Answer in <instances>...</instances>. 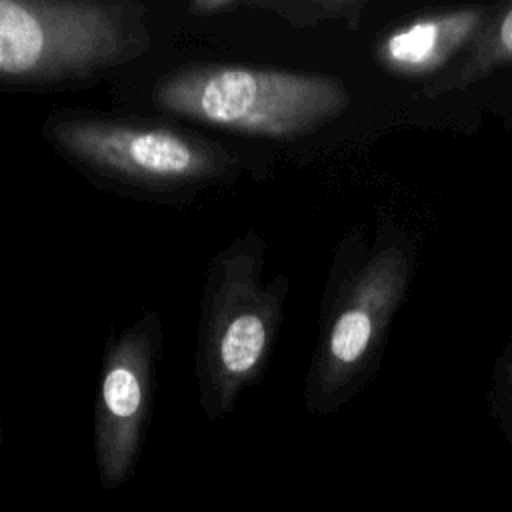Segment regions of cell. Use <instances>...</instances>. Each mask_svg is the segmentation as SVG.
Listing matches in <instances>:
<instances>
[{"mask_svg":"<svg viewBox=\"0 0 512 512\" xmlns=\"http://www.w3.org/2000/svg\"><path fill=\"white\" fill-rule=\"evenodd\" d=\"M156 108L226 130L294 138L338 118L350 104L338 78L242 66H194L160 78Z\"/></svg>","mask_w":512,"mask_h":512,"instance_id":"7a4b0ae2","label":"cell"},{"mask_svg":"<svg viewBox=\"0 0 512 512\" xmlns=\"http://www.w3.org/2000/svg\"><path fill=\"white\" fill-rule=\"evenodd\" d=\"M238 268L226 272V296H220L206 338V366L222 406L258 370L272 334L274 300L252 286Z\"/></svg>","mask_w":512,"mask_h":512,"instance_id":"5b68a950","label":"cell"},{"mask_svg":"<svg viewBox=\"0 0 512 512\" xmlns=\"http://www.w3.org/2000/svg\"><path fill=\"white\" fill-rule=\"evenodd\" d=\"M456 22L440 24V22H414L408 28L396 30L386 38V42L380 48L382 60L400 70H410V68H422L432 62V58L438 52V44L442 38L450 32H454Z\"/></svg>","mask_w":512,"mask_h":512,"instance_id":"52a82bcc","label":"cell"},{"mask_svg":"<svg viewBox=\"0 0 512 512\" xmlns=\"http://www.w3.org/2000/svg\"><path fill=\"white\" fill-rule=\"evenodd\" d=\"M134 2H0V74L14 84H54L128 62L148 44Z\"/></svg>","mask_w":512,"mask_h":512,"instance_id":"6da1fadb","label":"cell"},{"mask_svg":"<svg viewBox=\"0 0 512 512\" xmlns=\"http://www.w3.org/2000/svg\"><path fill=\"white\" fill-rule=\"evenodd\" d=\"M152 350L148 322H140L110 348L104 362L96 414V444L104 480L112 486L126 476L138 448Z\"/></svg>","mask_w":512,"mask_h":512,"instance_id":"277c9868","label":"cell"},{"mask_svg":"<svg viewBox=\"0 0 512 512\" xmlns=\"http://www.w3.org/2000/svg\"><path fill=\"white\" fill-rule=\"evenodd\" d=\"M264 8L278 10L284 18H288L294 26H310L324 18H348V22L356 24L362 2H344V0H320V2H268L258 4Z\"/></svg>","mask_w":512,"mask_h":512,"instance_id":"ba28073f","label":"cell"},{"mask_svg":"<svg viewBox=\"0 0 512 512\" xmlns=\"http://www.w3.org/2000/svg\"><path fill=\"white\" fill-rule=\"evenodd\" d=\"M50 134L72 158L140 182L206 178L220 166L218 152L164 126L68 118L54 122Z\"/></svg>","mask_w":512,"mask_h":512,"instance_id":"3957f363","label":"cell"},{"mask_svg":"<svg viewBox=\"0 0 512 512\" xmlns=\"http://www.w3.org/2000/svg\"><path fill=\"white\" fill-rule=\"evenodd\" d=\"M398 290V266L392 254L374 258L338 308L322 360L324 388L350 380L370 356Z\"/></svg>","mask_w":512,"mask_h":512,"instance_id":"8992f818","label":"cell"},{"mask_svg":"<svg viewBox=\"0 0 512 512\" xmlns=\"http://www.w3.org/2000/svg\"><path fill=\"white\" fill-rule=\"evenodd\" d=\"M500 32H502V42H504V46L512 52V12L504 18Z\"/></svg>","mask_w":512,"mask_h":512,"instance_id":"30bf717a","label":"cell"},{"mask_svg":"<svg viewBox=\"0 0 512 512\" xmlns=\"http://www.w3.org/2000/svg\"><path fill=\"white\" fill-rule=\"evenodd\" d=\"M238 2L232 0H198L190 4V10L196 14H208V12H218V10H232L238 8Z\"/></svg>","mask_w":512,"mask_h":512,"instance_id":"9c48e42d","label":"cell"}]
</instances>
